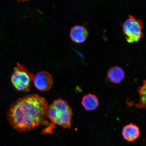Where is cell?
<instances>
[{
    "instance_id": "obj_1",
    "label": "cell",
    "mask_w": 146,
    "mask_h": 146,
    "mask_svg": "<svg viewBox=\"0 0 146 146\" xmlns=\"http://www.w3.org/2000/svg\"><path fill=\"white\" fill-rule=\"evenodd\" d=\"M48 106L46 100L39 95H28L12 104L7 113V119L18 132H28L48 123L46 120Z\"/></svg>"
},
{
    "instance_id": "obj_2",
    "label": "cell",
    "mask_w": 146,
    "mask_h": 146,
    "mask_svg": "<svg viewBox=\"0 0 146 146\" xmlns=\"http://www.w3.org/2000/svg\"><path fill=\"white\" fill-rule=\"evenodd\" d=\"M73 112L72 109L66 100L58 99L48 105L46 117L51 123L43 130V134H52L54 125H57L65 129L70 128L72 126Z\"/></svg>"
},
{
    "instance_id": "obj_3",
    "label": "cell",
    "mask_w": 146,
    "mask_h": 146,
    "mask_svg": "<svg viewBox=\"0 0 146 146\" xmlns=\"http://www.w3.org/2000/svg\"><path fill=\"white\" fill-rule=\"evenodd\" d=\"M35 75L27 67L19 63L14 68L11 77L12 84L16 90L23 92L30 90Z\"/></svg>"
},
{
    "instance_id": "obj_4",
    "label": "cell",
    "mask_w": 146,
    "mask_h": 146,
    "mask_svg": "<svg viewBox=\"0 0 146 146\" xmlns=\"http://www.w3.org/2000/svg\"><path fill=\"white\" fill-rule=\"evenodd\" d=\"M121 26L125 39L128 43L137 42L143 37V23L141 19H136L129 15Z\"/></svg>"
},
{
    "instance_id": "obj_5",
    "label": "cell",
    "mask_w": 146,
    "mask_h": 146,
    "mask_svg": "<svg viewBox=\"0 0 146 146\" xmlns=\"http://www.w3.org/2000/svg\"><path fill=\"white\" fill-rule=\"evenodd\" d=\"M33 81L35 86L38 90L47 91L50 90L52 86L53 78L50 73L42 71L35 76Z\"/></svg>"
},
{
    "instance_id": "obj_6",
    "label": "cell",
    "mask_w": 146,
    "mask_h": 146,
    "mask_svg": "<svg viewBox=\"0 0 146 146\" xmlns=\"http://www.w3.org/2000/svg\"><path fill=\"white\" fill-rule=\"evenodd\" d=\"M70 35L71 40L75 43H82L88 37V32L84 27L77 25L71 29Z\"/></svg>"
},
{
    "instance_id": "obj_7",
    "label": "cell",
    "mask_w": 146,
    "mask_h": 146,
    "mask_svg": "<svg viewBox=\"0 0 146 146\" xmlns=\"http://www.w3.org/2000/svg\"><path fill=\"white\" fill-rule=\"evenodd\" d=\"M122 134L124 139L126 141L133 142L139 137L140 129L136 125L130 123L123 127Z\"/></svg>"
},
{
    "instance_id": "obj_8",
    "label": "cell",
    "mask_w": 146,
    "mask_h": 146,
    "mask_svg": "<svg viewBox=\"0 0 146 146\" xmlns=\"http://www.w3.org/2000/svg\"><path fill=\"white\" fill-rule=\"evenodd\" d=\"M108 79L112 83L119 84L123 81L125 74L123 70L121 67L115 66L110 68L107 74Z\"/></svg>"
},
{
    "instance_id": "obj_9",
    "label": "cell",
    "mask_w": 146,
    "mask_h": 146,
    "mask_svg": "<svg viewBox=\"0 0 146 146\" xmlns=\"http://www.w3.org/2000/svg\"><path fill=\"white\" fill-rule=\"evenodd\" d=\"M99 100L95 95L89 94L84 96L82 104L86 110L88 111L96 110L99 105Z\"/></svg>"
},
{
    "instance_id": "obj_10",
    "label": "cell",
    "mask_w": 146,
    "mask_h": 146,
    "mask_svg": "<svg viewBox=\"0 0 146 146\" xmlns=\"http://www.w3.org/2000/svg\"><path fill=\"white\" fill-rule=\"evenodd\" d=\"M146 81L144 80L143 85L139 88L138 92L140 95L138 103L136 106L139 108H146Z\"/></svg>"
},
{
    "instance_id": "obj_11",
    "label": "cell",
    "mask_w": 146,
    "mask_h": 146,
    "mask_svg": "<svg viewBox=\"0 0 146 146\" xmlns=\"http://www.w3.org/2000/svg\"><path fill=\"white\" fill-rule=\"evenodd\" d=\"M17 1H19L23 2L28 1V0H17Z\"/></svg>"
}]
</instances>
